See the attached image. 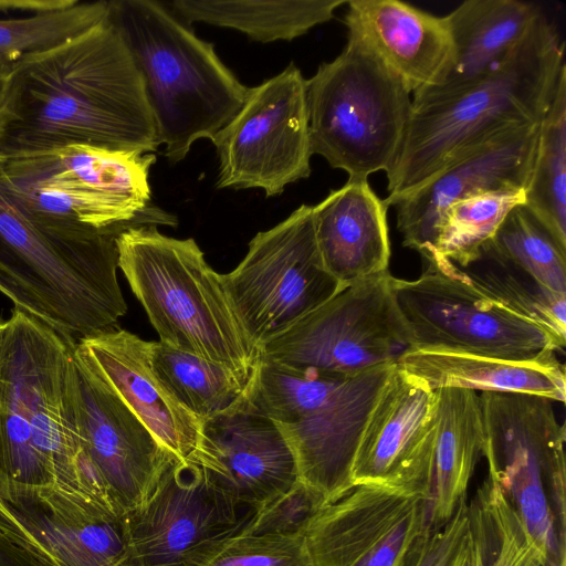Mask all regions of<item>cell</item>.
I'll return each mask as SVG.
<instances>
[{
  "mask_svg": "<svg viewBox=\"0 0 566 566\" xmlns=\"http://www.w3.org/2000/svg\"><path fill=\"white\" fill-rule=\"evenodd\" d=\"M108 1L71 0L27 18L0 19V57L15 61L74 39L109 17Z\"/></svg>",
  "mask_w": 566,
  "mask_h": 566,
  "instance_id": "obj_35",
  "label": "cell"
},
{
  "mask_svg": "<svg viewBox=\"0 0 566 566\" xmlns=\"http://www.w3.org/2000/svg\"><path fill=\"white\" fill-rule=\"evenodd\" d=\"M324 502L297 481L287 492L256 511L242 530L249 535H302Z\"/></svg>",
  "mask_w": 566,
  "mask_h": 566,
  "instance_id": "obj_37",
  "label": "cell"
},
{
  "mask_svg": "<svg viewBox=\"0 0 566 566\" xmlns=\"http://www.w3.org/2000/svg\"><path fill=\"white\" fill-rule=\"evenodd\" d=\"M311 151L348 178L395 166L411 117L401 78L357 35L306 80Z\"/></svg>",
  "mask_w": 566,
  "mask_h": 566,
  "instance_id": "obj_8",
  "label": "cell"
},
{
  "mask_svg": "<svg viewBox=\"0 0 566 566\" xmlns=\"http://www.w3.org/2000/svg\"><path fill=\"white\" fill-rule=\"evenodd\" d=\"M118 268L143 305L159 342L205 359L252 371L258 350L243 332L221 274L191 238L176 239L154 224L116 237Z\"/></svg>",
  "mask_w": 566,
  "mask_h": 566,
  "instance_id": "obj_5",
  "label": "cell"
},
{
  "mask_svg": "<svg viewBox=\"0 0 566 566\" xmlns=\"http://www.w3.org/2000/svg\"><path fill=\"white\" fill-rule=\"evenodd\" d=\"M73 344L14 308L0 359V497L11 505L59 496L57 520L117 512L102 495L81 431Z\"/></svg>",
  "mask_w": 566,
  "mask_h": 566,
  "instance_id": "obj_1",
  "label": "cell"
},
{
  "mask_svg": "<svg viewBox=\"0 0 566 566\" xmlns=\"http://www.w3.org/2000/svg\"><path fill=\"white\" fill-rule=\"evenodd\" d=\"M436 390V407L429 429L432 488L429 526L448 522L467 490L483 455L484 430L480 396L464 388Z\"/></svg>",
  "mask_w": 566,
  "mask_h": 566,
  "instance_id": "obj_26",
  "label": "cell"
},
{
  "mask_svg": "<svg viewBox=\"0 0 566 566\" xmlns=\"http://www.w3.org/2000/svg\"><path fill=\"white\" fill-rule=\"evenodd\" d=\"M0 516L1 517L13 516V512L10 509L9 504H7L1 497H0Z\"/></svg>",
  "mask_w": 566,
  "mask_h": 566,
  "instance_id": "obj_41",
  "label": "cell"
},
{
  "mask_svg": "<svg viewBox=\"0 0 566 566\" xmlns=\"http://www.w3.org/2000/svg\"><path fill=\"white\" fill-rule=\"evenodd\" d=\"M430 501L356 484L321 506L303 531L311 566H401L429 526Z\"/></svg>",
  "mask_w": 566,
  "mask_h": 566,
  "instance_id": "obj_17",
  "label": "cell"
},
{
  "mask_svg": "<svg viewBox=\"0 0 566 566\" xmlns=\"http://www.w3.org/2000/svg\"><path fill=\"white\" fill-rule=\"evenodd\" d=\"M565 67L564 43L542 12L518 45L484 75L447 94L412 97L400 154L386 175L387 207L474 144L538 124Z\"/></svg>",
  "mask_w": 566,
  "mask_h": 566,
  "instance_id": "obj_3",
  "label": "cell"
},
{
  "mask_svg": "<svg viewBox=\"0 0 566 566\" xmlns=\"http://www.w3.org/2000/svg\"><path fill=\"white\" fill-rule=\"evenodd\" d=\"M254 513L200 464L172 458L147 499L127 513L137 566H187L206 547L242 531Z\"/></svg>",
  "mask_w": 566,
  "mask_h": 566,
  "instance_id": "obj_14",
  "label": "cell"
},
{
  "mask_svg": "<svg viewBox=\"0 0 566 566\" xmlns=\"http://www.w3.org/2000/svg\"><path fill=\"white\" fill-rule=\"evenodd\" d=\"M77 344L167 451L181 461L193 454L201 420L175 398L155 373L150 342L117 326Z\"/></svg>",
  "mask_w": 566,
  "mask_h": 566,
  "instance_id": "obj_21",
  "label": "cell"
},
{
  "mask_svg": "<svg viewBox=\"0 0 566 566\" xmlns=\"http://www.w3.org/2000/svg\"><path fill=\"white\" fill-rule=\"evenodd\" d=\"M390 290L412 349L525 360L556 354L565 347L441 255L427 260V269L416 280L391 275Z\"/></svg>",
  "mask_w": 566,
  "mask_h": 566,
  "instance_id": "obj_10",
  "label": "cell"
},
{
  "mask_svg": "<svg viewBox=\"0 0 566 566\" xmlns=\"http://www.w3.org/2000/svg\"><path fill=\"white\" fill-rule=\"evenodd\" d=\"M479 396L489 475L517 510L548 566H560L565 563V424L558 422L548 398Z\"/></svg>",
  "mask_w": 566,
  "mask_h": 566,
  "instance_id": "obj_9",
  "label": "cell"
},
{
  "mask_svg": "<svg viewBox=\"0 0 566 566\" xmlns=\"http://www.w3.org/2000/svg\"><path fill=\"white\" fill-rule=\"evenodd\" d=\"M12 69L13 61L0 57V119L9 94Z\"/></svg>",
  "mask_w": 566,
  "mask_h": 566,
  "instance_id": "obj_40",
  "label": "cell"
},
{
  "mask_svg": "<svg viewBox=\"0 0 566 566\" xmlns=\"http://www.w3.org/2000/svg\"><path fill=\"white\" fill-rule=\"evenodd\" d=\"M71 145L142 154L159 147L140 74L109 17L13 61L0 156Z\"/></svg>",
  "mask_w": 566,
  "mask_h": 566,
  "instance_id": "obj_2",
  "label": "cell"
},
{
  "mask_svg": "<svg viewBox=\"0 0 566 566\" xmlns=\"http://www.w3.org/2000/svg\"><path fill=\"white\" fill-rule=\"evenodd\" d=\"M221 282L256 350L344 289L323 264L308 205L256 233L243 260L221 274Z\"/></svg>",
  "mask_w": 566,
  "mask_h": 566,
  "instance_id": "obj_12",
  "label": "cell"
},
{
  "mask_svg": "<svg viewBox=\"0 0 566 566\" xmlns=\"http://www.w3.org/2000/svg\"><path fill=\"white\" fill-rule=\"evenodd\" d=\"M346 0H174L170 10L186 24L205 22L238 30L269 43L292 41L333 19Z\"/></svg>",
  "mask_w": 566,
  "mask_h": 566,
  "instance_id": "obj_28",
  "label": "cell"
},
{
  "mask_svg": "<svg viewBox=\"0 0 566 566\" xmlns=\"http://www.w3.org/2000/svg\"><path fill=\"white\" fill-rule=\"evenodd\" d=\"M0 187L36 228L72 247H92L135 226L177 224L157 207L55 171L33 154L0 156Z\"/></svg>",
  "mask_w": 566,
  "mask_h": 566,
  "instance_id": "obj_15",
  "label": "cell"
},
{
  "mask_svg": "<svg viewBox=\"0 0 566 566\" xmlns=\"http://www.w3.org/2000/svg\"><path fill=\"white\" fill-rule=\"evenodd\" d=\"M345 24L403 82L411 95L440 85L454 59L444 17L397 0L347 1Z\"/></svg>",
  "mask_w": 566,
  "mask_h": 566,
  "instance_id": "obj_22",
  "label": "cell"
},
{
  "mask_svg": "<svg viewBox=\"0 0 566 566\" xmlns=\"http://www.w3.org/2000/svg\"><path fill=\"white\" fill-rule=\"evenodd\" d=\"M187 460L200 464L218 486L255 512L298 481L286 439L249 397L226 413L201 420L198 447Z\"/></svg>",
  "mask_w": 566,
  "mask_h": 566,
  "instance_id": "obj_20",
  "label": "cell"
},
{
  "mask_svg": "<svg viewBox=\"0 0 566 566\" xmlns=\"http://www.w3.org/2000/svg\"><path fill=\"white\" fill-rule=\"evenodd\" d=\"M75 399L86 454L112 503L127 514L138 507L175 458L153 436L73 344Z\"/></svg>",
  "mask_w": 566,
  "mask_h": 566,
  "instance_id": "obj_16",
  "label": "cell"
},
{
  "mask_svg": "<svg viewBox=\"0 0 566 566\" xmlns=\"http://www.w3.org/2000/svg\"><path fill=\"white\" fill-rule=\"evenodd\" d=\"M436 390L396 364L368 416L354 459L352 480L431 497L432 472L426 436Z\"/></svg>",
  "mask_w": 566,
  "mask_h": 566,
  "instance_id": "obj_19",
  "label": "cell"
},
{
  "mask_svg": "<svg viewBox=\"0 0 566 566\" xmlns=\"http://www.w3.org/2000/svg\"><path fill=\"white\" fill-rule=\"evenodd\" d=\"M389 271L342 289L266 340L258 358L300 373L350 377L397 363L410 348L390 290Z\"/></svg>",
  "mask_w": 566,
  "mask_h": 566,
  "instance_id": "obj_11",
  "label": "cell"
},
{
  "mask_svg": "<svg viewBox=\"0 0 566 566\" xmlns=\"http://www.w3.org/2000/svg\"><path fill=\"white\" fill-rule=\"evenodd\" d=\"M116 237L78 248L36 228L0 187V292L17 308L78 343L113 329L127 311Z\"/></svg>",
  "mask_w": 566,
  "mask_h": 566,
  "instance_id": "obj_6",
  "label": "cell"
},
{
  "mask_svg": "<svg viewBox=\"0 0 566 566\" xmlns=\"http://www.w3.org/2000/svg\"><path fill=\"white\" fill-rule=\"evenodd\" d=\"M481 253L510 263L543 287L566 295V249L523 203L510 210Z\"/></svg>",
  "mask_w": 566,
  "mask_h": 566,
  "instance_id": "obj_32",
  "label": "cell"
},
{
  "mask_svg": "<svg viewBox=\"0 0 566 566\" xmlns=\"http://www.w3.org/2000/svg\"><path fill=\"white\" fill-rule=\"evenodd\" d=\"M219 157L217 188L262 189L266 197L311 174L306 80L291 63L248 88L232 119L211 140Z\"/></svg>",
  "mask_w": 566,
  "mask_h": 566,
  "instance_id": "obj_13",
  "label": "cell"
},
{
  "mask_svg": "<svg viewBox=\"0 0 566 566\" xmlns=\"http://www.w3.org/2000/svg\"><path fill=\"white\" fill-rule=\"evenodd\" d=\"M542 9L517 0H467L446 15L453 43V65L438 86L412 97L461 88L504 60L524 39Z\"/></svg>",
  "mask_w": 566,
  "mask_h": 566,
  "instance_id": "obj_27",
  "label": "cell"
},
{
  "mask_svg": "<svg viewBox=\"0 0 566 566\" xmlns=\"http://www.w3.org/2000/svg\"><path fill=\"white\" fill-rule=\"evenodd\" d=\"M8 321H4L0 317V359H1V353L3 347V340H4V334L7 329Z\"/></svg>",
  "mask_w": 566,
  "mask_h": 566,
  "instance_id": "obj_42",
  "label": "cell"
},
{
  "mask_svg": "<svg viewBox=\"0 0 566 566\" xmlns=\"http://www.w3.org/2000/svg\"><path fill=\"white\" fill-rule=\"evenodd\" d=\"M397 366L431 389L464 388L480 392L526 394L564 402V365L555 354L535 359H506L438 349H408Z\"/></svg>",
  "mask_w": 566,
  "mask_h": 566,
  "instance_id": "obj_25",
  "label": "cell"
},
{
  "mask_svg": "<svg viewBox=\"0 0 566 566\" xmlns=\"http://www.w3.org/2000/svg\"><path fill=\"white\" fill-rule=\"evenodd\" d=\"M524 206L566 249V67L538 123Z\"/></svg>",
  "mask_w": 566,
  "mask_h": 566,
  "instance_id": "obj_31",
  "label": "cell"
},
{
  "mask_svg": "<svg viewBox=\"0 0 566 566\" xmlns=\"http://www.w3.org/2000/svg\"><path fill=\"white\" fill-rule=\"evenodd\" d=\"M524 200L523 189H503L454 201L438 220L436 249L430 258L441 255L459 268L467 266L480 256L510 210Z\"/></svg>",
  "mask_w": 566,
  "mask_h": 566,
  "instance_id": "obj_33",
  "label": "cell"
},
{
  "mask_svg": "<svg viewBox=\"0 0 566 566\" xmlns=\"http://www.w3.org/2000/svg\"><path fill=\"white\" fill-rule=\"evenodd\" d=\"M452 566H548L544 551L490 475L468 504L467 530Z\"/></svg>",
  "mask_w": 566,
  "mask_h": 566,
  "instance_id": "obj_29",
  "label": "cell"
},
{
  "mask_svg": "<svg viewBox=\"0 0 566 566\" xmlns=\"http://www.w3.org/2000/svg\"><path fill=\"white\" fill-rule=\"evenodd\" d=\"M467 520L468 504L464 500L443 525L426 528L401 566H452L465 534Z\"/></svg>",
  "mask_w": 566,
  "mask_h": 566,
  "instance_id": "obj_38",
  "label": "cell"
},
{
  "mask_svg": "<svg viewBox=\"0 0 566 566\" xmlns=\"http://www.w3.org/2000/svg\"><path fill=\"white\" fill-rule=\"evenodd\" d=\"M151 365L169 391L200 420L230 411L249 397L252 371L150 342Z\"/></svg>",
  "mask_w": 566,
  "mask_h": 566,
  "instance_id": "obj_30",
  "label": "cell"
},
{
  "mask_svg": "<svg viewBox=\"0 0 566 566\" xmlns=\"http://www.w3.org/2000/svg\"><path fill=\"white\" fill-rule=\"evenodd\" d=\"M109 21L140 74L159 145L171 163L200 138L212 140L241 108L248 87L169 8L153 0L109 1Z\"/></svg>",
  "mask_w": 566,
  "mask_h": 566,
  "instance_id": "obj_4",
  "label": "cell"
},
{
  "mask_svg": "<svg viewBox=\"0 0 566 566\" xmlns=\"http://www.w3.org/2000/svg\"><path fill=\"white\" fill-rule=\"evenodd\" d=\"M537 136L538 124L494 134L463 150L400 199L394 207L403 245L427 260L434 253L437 223L448 206L480 192L525 190Z\"/></svg>",
  "mask_w": 566,
  "mask_h": 566,
  "instance_id": "obj_18",
  "label": "cell"
},
{
  "mask_svg": "<svg viewBox=\"0 0 566 566\" xmlns=\"http://www.w3.org/2000/svg\"><path fill=\"white\" fill-rule=\"evenodd\" d=\"M187 566H311L303 535H249L240 531L197 554Z\"/></svg>",
  "mask_w": 566,
  "mask_h": 566,
  "instance_id": "obj_36",
  "label": "cell"
},
{
  "mask_svg": "<svg viewBox=\"0 0 566 566\" xmlns=\"http://www.w3.org/2000/svg\"><path fill=\"white\" fill-rule=\"evenodd\" d=\"M462 269L482 290L566 344V295L554 293L510 263L481 253Z\"/></svg>",
  "mask_w": 566,
  "mask_h": 566,
  "instance_id": "obj_34",
  "label": "cell"
},
{
  "mask_svg": "<svg viewBox=\"0 0 566 566\" xmlns=\"http://www.w3.org/2000/svg\"><path fill=\"white\" fill-rule=\"evenodd\" d=\"M395 366L338 377L294 371L258 358L249 398L277 426L292 449L298 481L324 504L353 486L360 436Z\"/></svg>",
  "mask_w": 566,
  "mask_h": 566,
  "instance_id": "obj_7",
  "label": "cell"
},
{
  "mask_svg": "<svg viewBox=\"0 0 566 566\" xmlns=\"http://www.w3.org/2000/svg\"><path fill=\"white\" fill-rule=\"evenodd\" d=\"M387 205L367 179L348 178L313 206L317 248L327 272L349 286L388 271Z\"/></svg>",
  "mask_w": 566,
  "mask_h": 566,
  "instance_id": "obj_24",
  "label": "cell"
},
{
  "mask_svg": "<svg viewBox=\"0 0 566 566\" xmlns=\"http://www.w3.org/2000/svg\"><path fill=\"white\" fill-rule=\"evenodd\" d=\"M71 0H28V1H0V10H30L34 13L57 9L69 4Z\"/></svg>",
  "mask_w": 566,
  "mask_h": 566,
  "instance_id": "obj_39",
  "label": "cell"
},
{
  "mask_svg": "<svg viewBox=\"0 0 566 566\" xmlns=\"http://www.w3.org/2000/svg\"><path fill=\"white\" fill-rule=\"evenodd\" d=\"M11 510L0 518V566H137L127 514L69 522Z\"/></svg>",
  "mask_w": 566,
  "mask_h": 566,
  "instance_id": "obj_23",
  "label": "cell"
}]
</instances>
